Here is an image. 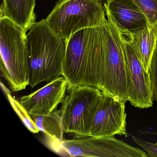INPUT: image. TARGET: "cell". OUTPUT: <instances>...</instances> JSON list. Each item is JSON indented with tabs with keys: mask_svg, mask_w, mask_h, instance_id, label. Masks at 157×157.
Segmentation results:
<instances>
[{
	"mask_svg": "<svg viewBox=\"0 0 157 157\" xmlns=\"http://www.w3.org/2000/svg\"><path fill=\"white\" fill-rule=\"evenodd\" d=\"M0 70L13 92L29 85L26 32L8 17L0 18Z\"/></svg>",
	"mask_w": 157,
	"mask_h": 157,
	"instance_id": "3957f363",
	"label": "cell"
},
{
	"mask_svg": "<svg viewBox=\"0 0 157 157\" xmlns=\"http://www.w3.org/2000/svg\"><path fill=\"white\" fill-rule=\"evenodd\" d=\"M49 145L59 153L70 157H147L142 150L132 147L114 136H75L60 141L50 140Z\"/></svg>",
	"mask_w": 157,
	"mask_h": 157,
	"instance_id": "52a82bcc",
	"label": "cell"
},
{
	"mask_svg": "<svg viewBox=\"0 0 157 157\" xmlns=\"http://www.w3.org/2000/svg\"><path fill=\"white\" fill-rule=\"evenodd\" d=\"M104 6L126 37H130L149 26L146 16L132 0H110L104 2Z\"/></svg>",
	"mask_w": 157,
	"mask_h": 157,
	"instance_id": "8fae6325",
	"label": "cell"
},
{
	"mask_svg": "<svg viewBox=\"0 0 157 157\" xmlns=\"http://www.w3.org/2000/svg\"><path fill=\"white\" fill-rule=\"evenodd\" d=\"M150 27H151L153 29V31L155 33V37H156V44H155V45H156V48L157 49V23H156L153 26Z\"/></svg>",
	"mask_w": 157,
	"mask_h": 157,
	"instance_id": "d6986e66",
	"label": "cell"
},
{
	"mask_svg": "<svg viewBox=\"0 0 157 157\" xmlns=\"http://www.w3.org/2000/svg\"><path fill=\"white\" fill-rule=\"evenodd\" d=\"M66 44L62 76L67 90L81 86L100 90L105 53L103 25L78 31Z\"/></svg>",
	"mask_w": 157,
	"mask_h": 157,
	"instance_id": "6da1fadb",
	"label": "cell"
},
{
	"mask_svg": "<svg viewBox=\"0 0 157 157\" xmlns=\"http://www.w3.org/2000/svg\"><path fill=\"white\" fill-rule=\"evenodd\" d=\"M26 47L31 88L62 76L66 42L46 19L36 23L26 34Z\"/></svg>",
	"mask_w": 157,
	"mask_h": 157,
	"instance_id": "7a4b0ae2",
	"label": "cell"
},
{
	"mask_svg": "<svg viewBox=\"0 0 157 157\" xmlns=\"http://www.w3.org/2000/svg\"><path fill=\"white\" fill-rule=\"evenodd\" d=\"M35 0H2L0 18L6 17L27 32L36 23Z\"/></svg>",
	"mask_w": 157,
	"mask_h": 157,
	"instance_id": "7c38bea8",
	"label": "cell"
},
{
	"mask_svg": "<svg viewBox=\"0 0 157 157\" xmlns=\"http://www.w3.org/2000/svg\"><path fill=\"white\" fill-rule=\"evenodd\" d=\"M1 85L4 93L7 96L8 101L25 126L32 133L34 134L38 133L40 130L36 125L30 115L24 109L19 101L13 97L11 94V92L4 86V85H3L2 82L1 83Z\"/></svg>",
	"mask_w": 157,
	"mask_h": 157,
	"instance_id": "9a60e30c",
	"label": "cell"
},
{
	"mask_svg": "<svg viewBox=\"0 0 157 157\" xmlns=\"http://www.w3.org/2000/svg\"><path fill=\"white\" fill-rule=\"evenodd\" d=\"M128 38L136 49L144 68L148 72L156 48V37L153 29L147 26Z\"/></svg>",
	"mask_w": 157,
	"mask_h": 157,
	"instance_id": "4fadbf2b",
	"label": "cell"
},
{
	"mask_svg": "<svg viewBox=\"0 0 157 157\" xmlns=\"http://www.w3.org/2000/svg\"><path fill=\"white\" fill-rule=\"evenodd\" d=\"M107 19L103 24L105 33L104 62L100 90L124 102L128 101L127 72L124 35L105 11Z\"/></svg>",
	"mask_w": 157,
	"mask_h": 157,
	"instance_id": "277c9868",
	"label": "cell"
},
{
	"mask_svg": "<svg viewBox=\"0 0 157 157\" xmlns=\"http://www.w3.org/2000/svg\"><path fill=\"white\" fill-rule=\"evenodd\" d=\"M106 1H110V0H105Z\"/></svg>",
	"mask_w": 157,
	"mask_h": 157,
	"instance_id": "44dd1931",
	"label": "cell"
},
{
	"mask_svg": "<svg viewBox=\"0 0 157 157\" xmlns=\"http://www.w3.org/2000/svg\"><path fill=\"white\" fill-rule=\"evenodd\" d=\"M142 134H154V135H157V132H149V131H144V132H143Z\"/></svg>",
	"mask_w": 157,
	"mask_h": 157,
	"instance_id": "ffe728a7",
	"label": "cell"
},
{
	"mask_svg": "<svg viewBox=\"0 0 157 157\" xmlns=\"http://www.w3.org/2000/svg\"><path fill=\"white\" fill-rule=\"evenodd\" d=\"M125 103L103 93L102 99L93 117L89 136L94 137L127 136Z\"/></svg>",
	"mask_w": 157,
	"mask_h": 157,
	"instance_id": "9c48e42d",
	"label": "cell"
},
{
	"mask_svg": "<svg viewBox=\"0 0 157 157\" xmlns=\"http://www.w3.org/2000/svg\"><path fill=\"white\" fill-rule=\"evenodd\" d=\"M68 86L66 79L61 76L36 91L21 97L19 101L30 115H47L55 112L62 103Z\"/></svg>",
	"mask_w": 157,
	"mask_h": 157,
	"instance_id": "30bf717a",
	"label": "cell"
},
{
	"mask_svg": "<svg viewBox=\"0 0 157 157\" xmlns=\"http://www.w3.org/2000/svg\"><path fill=\"white\" fill-rule=\"evenodd\" d=\"M68 93L56 110L64 132L75 136H88L93 117L103 96L94 87L81 86L68 90Z\"/></svg>",
	"mask_w": 157,
	"mask_h": 157,
	"instance_id": "8992f818",
	"label": "cell"
},
{
	"mask_svg": "<svg viewBox=\"0 0 157 157\" xmlns=\"http://www.w3.org/2000/svg\"><path fill=\"white\" fill-rule=\"evenodd\" d=\"M105 13L103 0H59L46 20L66 42L82 29L101 25Z\"/></svg>",
	"mask_w": 157,
	"mask_h": 157,
	"instance_id": "5b68a950",
	"label": "cell"
},
{
	"mask_svg": "<svg viewBox=\"0 0 157 157\" xmlns=\"http://www.w3.org/2000/svg\"><path fill=\"white\" fill-rule=\"evenodd\" d=\"M132 140L146 150L147 157H157V141L155 143H151L131 136Z\"/></svg>",
	"mask_w": 157,
	"mask_h": 157,
	"instance_id": "ac0fdd59",
	"label": "cell"
},
{
	"mask_svg": "<svg viewBox=\"0 0 157 157\" xmlns=\"http://www.w3.org/2000/svg\"><path fill=\"white\" fill-rule=\"evenodd\" d=\"M56 111L47 115L30 116L40 131L44 133L48 138L54 141H60L63 139L65 132Z\"/></svg>",
	"mask_w": 157,
	"mask_h": 157,
	"instance_id": "5bb4252c",
	"label": "cell"
},
{
	"mask_svg": "<svg viewBox=\"0 0 157 157\" xmlns=\"http://www.w3.org/2000/svg\"><path fill=\"white\" fill-rule=\"evenodd\" d=\"M153 100L157 103V49L155 48L149 69Z\"/></svg>",
	"mask_w": 157,
	"mask_h": 157,
	"instance_id": "e0dca14e",
	"label": "cell"
},
{
	"mask_svg": "<svg viewBox=\"0 0 157 157\" xmlns=\"http://www.w3.org/2000/svg\"><path fill=\"white\" fill-rule=\"evenodd\" d=\"M124 47L127 72L128 101L135 107H152L153 98L149 74L130 40L124 35Z\"/></svg>",
	"mask_w": 157,
	"mask_h": 157,
	"instance_id": "ba28073f",
	"label": "cell"
},
{
	"mask_svg": "<svg viewBox=\"0 0 157 157\" xmlns=\"http://www.w3.org/2000/svg\"><path fill=\"white\" fill-rule=\"evenodd\" d=\"M147 18L149 27L157 23V0H132Z\"/></svg>",
	"mask_w": 157,
	"mask_h": 157,
	"instance_id": "2e32d148",
	"label": "cell"
}]
</instances>
